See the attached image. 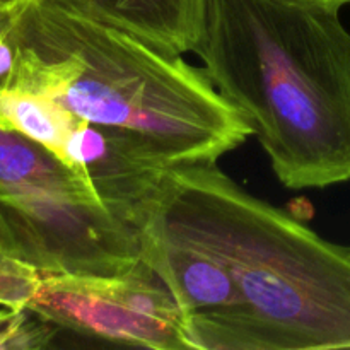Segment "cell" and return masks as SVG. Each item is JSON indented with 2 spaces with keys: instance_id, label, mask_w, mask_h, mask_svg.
Masks as SVG:
<instances>
[{
  "instance_id": "6da1fadb",
  "label": "cell",
  "mask_w": 350,
  "mask_h": 350,
  "mask_svg": "<svg viewBox=\"0 0 350 350\" xmlns=\"http://www.w3.org/2000/svg\"><path fill=\"white\" fill-rule=\"evenodd\" d=\"M221 262L238 306L187 325L195 350L350 349V246L255 197L217 163L173 166L140 229Z\"/></svg>"
},
{
  "instance_id": "7a4b0ae2",
  "label": "cell",
  "mask_w": 350,
  "mask_h": 350,
  "mask_svg": "<svg viewBox=\"0 0 350 350\" xmlns=\"http://www.w3.org/2000/svg\"><path fill=\"white\" fill-rule=\"evenodd\" d=\"M193 53L291 190L350 181V31L287 0H208Z\"/></svg>"
},
{
  "instance_id": "3957f363",
  "label": "cell",
  "mask_w": 350,
  "mask_h": 350,
  "mask_svg": "<svg viewBox=\"0 0 350 350\" xmlns=\"http://www.w3.org/2000/svg\"><path fill=\"white\" fill-rule=\"evenodd\" d=\"M3 89L60 103L85 122L146 139L171 166L212 164L253 135L204 67L57 0H31Z\"/></svg>"
},
{
  "instance_id": "277c9868",
  "label": "cell",
  "mask_w": 350,
  "mask_h": 350,
  "mask_svg": "<svg viewBox=\"0 0 350 350\" xmlns=\"http://www.w3.org/2000/svg\"><path fill=\"white\" fill-rule=\"evenodd\" d=\"M17 252L51 273L118 275L142 260L137 226L84 183L0 191Z\"/></svg>"
},
{
  "instance_id": "5b68a950",
  "label": "cell",
  "mask_w": 350,
  "mask_h": 350,
  "mask_svg": "<svg viewBox=\"0 0 350 350\" xmlns=\"http://www.w3.org/2000/svg\"><path fill=\"white\" fill-rule=\"evenodd\" d=\"M29 311L55 327L113 344L190 350L176 301L144 260L118 275L43 270V282Z\"/></svg>"
},
{
  "instance_id": "8992f818",
  "label": "cell",
  "mask_w": 350,
  "mask_h": 350,
  "mask_svg": "<svg viewBox=\"0 0 350 350\" xmlns=\"http://www.w3.org/2000/svg\"><path fill=\"white\" fill-rule=\"evenodd\" d=\"M57 156L106 207L139 229L173 167L140 135L82 118Z\"/></svg>"
},
{
  "instance_id": "52a82bcc",
  "label": "cell",
  "mask_w": 350,
  "mask_h": 350,
  "mask_svg": "<svg viewBox=\"0 0 350 350\" xmlns=\"http://www.w3.org/2000/svg\"><path fill=\"white\" fill-rule=\"evenodd\" d=\"M142 260L161 277L187 325L236 310L238 289L221 262L202 250L150 228L140 229Z\"/></svg>"
},
{
  "instance_id": "ba28073f",
  "label": "cell",
  "mask_w": 350,
  "mask_h": 350,
  "mask_svg": "<svg viewBox=\"0 0 350 350\" xmlns=\"http://www.w3.org/2000/svg\"><path fill=\"white\" fill-rule=\"evenodd\" d=\"M85 17L142 38L167 53H193L208 0H57Z\"/></svg>"
},
{
  "instance_id": "9c48e42d",
  "label": "cell",
  "mask_w": 350,
  "mask_h": 350,
  "mask_svg": "<svg viewBox=\"0 0 350 350\" xmlns=\"http://www.w3.org/2000/svg\"><path fill=\"white\" fill-rule=\"evenodd\" d=\"M77 116L55 99L0 89V126L23 133L57 156Z\"/></svg>"
},
{
  "instance_id": "30bf717a",
  "label": "cell",
  "mask_w": 350,
  "mask_h": 350,
  "mask_svg": "<svg viewBox=\"0 0 350 350\" xmlns=\"http://www.w3.org/2000/svg\"><path fill=\"white\" fill-rule=\"evenodd\" d=\"M43 282V270L19 252L0 245V308L29 310Z\"/></svg>"
},
{
  "instance_id": "8fae6325",
  "label": "cell",
  "mask_w": 350,
  "mask_h": 350,
  "mask_svg": "<svg viewBox=\"0 0 350 350\" xmlns=\"http://www.w3.org/2000/svg\"><path fill=\"white\" fill-rule=\"evenodd\" d=\"M31 0L0 2V89L9 84L19 57L21 21Z\"/></svg>"
},
{
  "instance_id": "7c38bea8",
  "label": "cell",
  "mask_w": 350,
  "mask_h": 350,
  "mask_svg": "<svg viewBox=\"0 0 350 350\" xmlns=\"http://www.w3.org/2000/svg\"><path fill=\"white\" fill-rule=\"evenodd\" d=\"M287 2L297 3V5L310 7V9L325 10V12L340 14L344 7L350 5V0H287Z\"/></svg>"
},
{
  "instance_id": "4fadbf2b",
  "label": "cell",
  "mask_w": 350,
  "mask_h": 350,
  "mask_svg": "<svg viewBox=\"0 0 350 350\" xmlns=\"http://www.w3.org/2000/svg\"><path fill=\"white\" fill-rule=\"evenodd\" d=\"M0 245H2V246H9V248L16 250V246H14L12 232H10L9 222H7L5 214H3L2 205H0ZM16 252H17V250H16Z\"/></svg>"
},
{
  "instance_id": "5bb4252c",
  "label": "cell",
  "mask_w": 350,
  "mask_h": 350,
  "mask_svg": "<svg viewBox=\"0 0 350 350\" xmlns=\"http://www.w3.org/2000/svg\"><path fill=\"white\" fill-rule=\"evenodd\" d=\"M0 2H10V0H0Z\"/></svg>"
}]
</instances>
